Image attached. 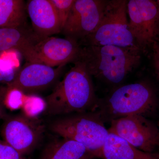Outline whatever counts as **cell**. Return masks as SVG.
<instances>
[{"instance_id": "1", "label": "cell", "mask_w": 159, "mask_h": 159, "mask_svg": "<svg viewBox=\"0 0 159 159\" xmlns=\"http://www.w3.org/2000/svg\"><path fill=\"white\" fill-rule=\"evenodd\" d=\"M54 86L45 98V113L50 116L81 113L95 111L98 106L92 76L81 61H77Z\"/></svg>"}, {"instance_id": "2", "label": "cell", "mask_w": 159, "mask_h": 159, "mask_svg": "<svg viewBox=\"0 0 159 159\" xmlns=\"http://www.w3.org/2000/svg\"><path fill=\"white\" fill-rule=\"evenodd\" d=\"M141 53L138 48L113 45L85 46L81 47L77 61L84 64L92 77L116 85L138 66Z\"/></svg>"}, {"instance_id": "3", "label": "cell", "mask_w": 159, "mask_h": 159, "mask_svg": "<svg viewBox=\"0 0 159 159\" xmlns=\"http://www.w3.org/2000/svg\"><path fill=\"white\" fill-rule=\"evenodd\" d=\"M157 99L154 90L149 84L139 82L121 86L105 99L99 100L95 111L103 122L122 117L141 115L153 111Z\"/></svg>"}, {"instance_id": "4", "label": "cell", "mask_w": 159, "mask_h": 159, "mask_svg": "<svg viewBox=\"0 0 159 159\" xmlns=\"http://www.w3.org/2000/svg\"><path fill=\"white\" fill-rule=\"evenodd\" d=\"M54 133L83 145L96 158H102L108 129L96 111L72 114L55 120L50 125Z\"/></svg>"}, {"instance_id": "5", "label": "cell", "mask_w": 159, "mask_h": 159, "mask_svg": "<svg viewBox=\"0 0 159 159\" xmlns=\"http://www.w3.org/2000/svg\"><path fill=\"white\" fill-rule=\"evenodd\" d=\"M126 0L106 1L98 28L79 42L80 46L113 45L138 48L128 26Z\"/></svg>"}, {"instance_id": "6", "label": "cell", "mask_w": 159, "mask_h": 159, "mask_svg": "<svg viewBox=\"0 0 159 159\" xmlns=\"http://www.w3.org/2000/svg\"><path fill=\"white\" fill-rule=\"evenodd\" d=\"M129 29L141 52L152 50L159 43V7L152 0L127 2Z\"/></svg>"}, {"instance_id": "7", "label": "cell", "mask_w": 159, "mask_h": 159, "mask_svg": "<svg viewBox=\"0 0 159 159\" xmlns=\"http://www.w3.org/2000/svg\"><path fill=\"white\" fill-rule=\"evenodd\" d=\"M108 130L142 151L153 153L157 147L159 129L144 116L132 115L115 119Z\"/></svg>"}, {"instance_id": "8", "label": "cell", "mask_w": 159, "mask_h": 159, "mask_svg": "<svg viewBox=\"0 0 159 159\" xmlns=\"http://www.w3.org/2000/svg\"><path fill=\"white\" fill-rule=\"evenodd\" d=\"M106 1L75 0L61 32L78 43L93 33L99 25Z\"/></svg>"}, {"instance_id": "9", "label": "cell", "mask_w": 159, "mask_h": 159, "mask_svg": "<svg viewBox=\"0 0 159 159\" xmlns=\"http://www.w3.org/2000/svg\"><path fill=\"white\" fill-rule=\"evenodd\" d=\"M6 119L2 129L3 140L24 156L34 150L44 132L41 122L22 113Z\"/></svg>"}, {"instance_id": "10", "label": "cell", "mask_w": 159, "mask_h": 159, "mask_svg": "<svg viewBox=\"0 0 159 159\" xmlns=\"http://www.w3.org/2000/svg\"><path fill=\"white\" fill-rule=\"evenodd\" d=\"M65 66L56 68L41 63L28 62L21 68L11 83L27 95L35 94L56 85L62 74Z\"/></svg>"}, {"instance_id": "11", "label": "cell", "mask_w": 159, "mask_h": 159, "mask_svg": "<svg viewBox=\"0 0 159 159\" xmlns=\"http://www.w3.org/2000/svg\"><path fill=\"white\" fill-rule=\"evenodd\" d=\"M81 47L71 39L51 36L41 40L35 50L41 63L54 67L77 61Z\"/></svg>"}, {"instance_id": "12", "label": "cell", "mask_w": 159, "mask_h": 159, "mask_svg": "<svg viewBox=\"0 0 159 159\" xmlns=\"http://www.w3.org/2000/svg\"><path fill=\"white\" fill-rule=\"evenodd\" d=\"M41 39L27 24L16 28H0V53L16 51L28 62L40 63L35 47Z\"/></svg>"}, {"instance_id": "13", "label": "cell", "mask_w": 159, "mask_h": 159, "mask_svg": "<svg viewBox=\"0 0 159 159\" xmlns=\"http://www.w3.org/2000/svg\"><path fill=\"white\" fill-rule=\"evenodd\" d=\"M26 11L32 29L42 39L61 32L58 16L50 0H29L26 2Z\"/></svg>"}, {"instance_id": "14", "label": "cell", "mask_w": 159, "mask_h": 159, "mask_svg": "<svg viewBox=\"0 0 159 159\" xmlns=\"http://www.w3.org/2000/svg\"><path fill=\"white\" fill-rule=\"evenodd\" d=\"M157 152L139 150L116 134L109 132L102 149V159H156Z\"/></svg>"}, {"instance_id": "15", "label": "cell", "mask_w": 159, "mask_h": 159, "mask_svg": "<svg viewBox=\"0 0 159 159\" xmlns=\"http://www.w3.org/2000/svg\"><path fill=\"white\" fill-rule=\"evenodd\" d=\"M82 144L71 139H56L44 148L41 159H95Z\"/></svg>"}, {"instance_id": "16", "label": "cell", "mask_w": 159, "mask_h": 159, "mask_svg": "<svg viewBox=\"0 0 159 159\" xmlns=\"http://www.w3.org/2000/svg\"><path fill=\"white\" fill-rule=\"evenodd\" d=\"M26 3L23 0H0V28H16L27 24Z\"/></svg>"}, {"instance_id": "17", "label": "cell", "mask_w": 159, "mask_h": 159, "mask_svg": "<svg viewBox=\"0 0 159 159\" xmlns=\"http://www.w3.org/2000/svg\"><path fill=\"white\" fill-rule=\"evenodd\" d=\"M47 103L45 99L36 94L27 95L21 108L22 114L31 119H38L41 114L46 111Z\"/></svg>"}, {"instance_id": "18", "label": "cell", "mask_w": 159, "mask_h": 159, "mask_svg": "<svg viewBox=\"0 0 159 159\" xmlns=\"http://www.w3.org/2000/svg\"><path fill=\"white\" fill-rule=\"evenodd\" d=\"M19 70L16 66L0 55V84L7 85L12 82Z\"/></svg>"}, {"instance_id": "19", "label": "cell", "mask_w": 159, "mask_h": 159, "mask_svg": "<svg viewBox=\"0 0 159 159\" xmlns=\"http://www.w3.org/2000/svg\"><path fill=\"white\" fill-rule=\"evenodd\" d=\"M57 12L62 30L66 22L75 0H50Z\"/></svg>"}, {"instance_id": "20", "label": "cell", "mask_w": 159, "mask_h": 159, "mask_svg": "<svg viewBox=\"0 0 159 159\" xmlns=\"http://www.w3.org/2000/svg\"><path fill=\"white\" fill-rule=\"evenodd\" d=\"M0 159H25L4 140H0Z\"/></svg>"}, {"instance_id": "21", "label": "cell", "mask_w": 159, "mask_h": 159, "mask_svg": "<svg viewBox=\"0 0 159 159\" xmlns=\"http://www.w3.org/2000/svg\"><path fill=\"white\" fill-rule=\"evenodd\" d=\"M152 51L154 66L156 72L159 77V43L154 46Z\"/></svg>"}, {"instance_id": "22", "label": "cell", "mask_w": 159, "mask_h": 159, "mask_svg": "<svg viewBox=\"0 0 159 159\" xmlns=\"http://www.w3.org/2000/svg\"><path fill=\"white\" fill-rule=\"evenodd\" d=\"M157 146L159 148V129L157 136Z\"/></svg>"}, {"instance_id": "23", "label": "cell", "mask_w": 159, "mask_h": 159, "mask_svg": "<svg viewBox=\"0 0 159 159\" xmlns=\"http://www.w3.org/2000/svg\"><path fill=\"white\" fill-rule=\"evenodd\" d=\"M159 7V0H157V1H156Z\"/></svg>"}, {"instance_id": "24", "label": "cell", "mask_w": 159, "mask_h": 159, "mask_svg": "<svg viewBox=\"0 0 159 159\" xmlns=\"http://www.w3.org/2000/svg\"><path fill=\"white\" fill-rule=\"evenodd\" d=\"M157 159H159V156L157 158Z\"/></svg>"}]
</instances>
